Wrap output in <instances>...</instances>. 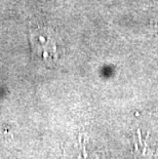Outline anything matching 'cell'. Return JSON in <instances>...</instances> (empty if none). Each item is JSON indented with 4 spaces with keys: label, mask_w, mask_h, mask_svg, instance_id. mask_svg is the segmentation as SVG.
Returning <instances> with one entry per match:
<instances>
[{
    "label": "cell",
    "mask_w": 158,
    "mask_h": 159,
    "mask_svg": "<svg viewBox=\"0 0 158 159\" xmlns=\"http://www.w3.org/2000/svg\"><path fill=\"white\" fill-rule=\"evenodd\" d=\"M32 57L45 67H55L60 59L58 36L52 29L36 26L29 30Z\"/></svg>",
    "instance_id": "1"
}]
</instances>
